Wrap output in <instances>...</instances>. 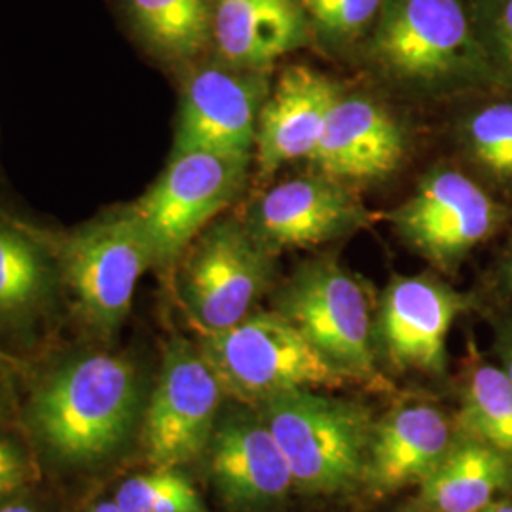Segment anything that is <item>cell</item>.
<instances>
[{
    "label": "cell",
    "mask_w": 512,
    "mask_h": 512,
    "mask_svg": "<svg viewBox=\"0 0 512 512\" xmlns=\"http://www.w3.org/2000/svg\"><path fill=\"white\" fill-rule=\"evenodd\" d=\"M147 406L145 378L124 353L86 351L38 382L25 423L38 450L57 467L90 471L118 458Z\"/></svg>",
    "instance_id": "obj_1"
},
{
    "label": "cell",
    "mask_w": 512,
    "mask_h": 512,
    "mask_svg": "<svg viewBox=\"0 0 512 512\" xmlns=\"http://www.w3.org/2000/svg\"><path fill=\"white\" fill-rule=\"evenodd\" d=\"M365 52L376 73L416 95L501 82L476 33L469 0H384Z\"/></svg>",
    "instance_id": "obj_2"
},
{
    "label": "cell",
    "mask_w": 512,
    "mask_h": 512,
    "mask_svg": "<svg viewBox=\"0 0 512 512\" xmlns=\"http://www.w3.org/2000/svg\"><path fill=\"white\" fill-rule=\"evenodd\" d=\"M256 410L289 463L294 492L325 497L361 492L376 421L365 404L300 389Z\"/></svg>",
    "instance_id": "obj_3"
},
{
    "label": "cell",
    "mask_w": 512,
    "mask_h": 512,
    "mask_svg": "<svg viewBox=\"0 0 512 512\" xmlns=\"http://www.w3.org/2000/svg\"><path fill=\"white\" fill-rule=\"evenodd\" d=\"M272 310L283 315L351 384L387 389L378 368L372 302L361 279L336 256L302 262L272 291Z\"/></svg>",
    "instance_id": "obj_4"
},
{
    "label": "cell",
    "mask_w": 512,
    "mask_h": 512,
    "mask_svg": "<svg viewBox=\"0 0 512 512\" xmlns=\"http://www.w3.org/2000/svg\"><path fill=\"white\" fill-rule=\"evenodd\" d=\"M198 348L224 395L251 408L291 391L351 384L274 310H255L228 329L200 332Z\"/></svg>",
    "instance_id": "obj_5"
},
{
    "label": "cell",
    "mask_w": 512,
    "mask_h": 512,
    "mask_svg": "<svg viewBox=\"0 0 512 512\" xmlns=\"http://www.w3.org/2000/svg\"><path fill=\"white\" fill-rule=\"evenodd\" d=\"M175 270L177 296L200 332L232 327L272 293L277 255L239 215H220L194 239Z\"/></svg>",
    "instance_id": "obj_6"
},
{
    "label": "cell",
    "mask_w": 512,
    "mask_h": 512,
    "mask_svg": "<svg viewBox=\"0 0 512 512\" xmlns=\"http://www.w3.org/2000/svg\"><path fill=\"white\" fill-rule=\"evenodd\" d=\"M61 283L95 336L110 340L128 319L139 279L154 268L145 230L131 205L92 220L55 249Z\"/></svg>",
    "instance_id": "obj_7"
},
{
    "label": "cell",
    "mask_w": 512,
    "mask_h": 512,
    "mask_svg": "<svg viewBox=\"0 0 512 512\" xmlns=\"http://www.w3.org/2000/svg\"><path fill=\"white\" fill-rule=\"evenodd\" d=\"M253 158L213 152L171 156L164 173L131 203L154 258L173 270L188 245L238 200Z\"/></svg>",
    "instance_id": "obj_8"
},
{
    "label": "cell",
    "mask_w": 512,
    "mask_h": 512,
    "mask_svg": "<svg viewBox=\"0 0 512 512\" xmlns=\"http://www.w3.org/2000/svg\"><path fill=\"white\" fill-rule=\"evenodd\" d=\"M224 397L198 344L183 336L169 338L141 423V444L148 465L152 469H181L203 458Z\"/></svg>",
    "instance_id": "obj_9"
},
{
    "label": "cell",
    "mask_w": 512,
    "mask_h": 512,
    "mask_svg": "<svg viewBox=\"0 0 512 512\" xmlns=\"http://www.w3.org/2000/svg\"><path fill=\"white\" fill-rule=\"evenodd\" d=\"M503 219V207L452 167L427 173L416 192L387 215L404 245L442 272L458 268Z\"/></svg>",
    "instance_id": "obj_10"
},
{
    "label": "cell",
    "mask_w": 512,
    "mask_h": 512,
    "mask_svg": "<svg viewBox=\"0 0 512 512\" xmlns=\"http://www.w3.org/2000/svg\"><path fill=\"white\" fill-rule=\"evenodd\" d=\"M190 69L171 156L213 152L255 158L258 116L272 90L268 73L236 69L219 59Z\"/></svg>",
    "instance_id": "obj_11"
},
{
    "label": "cell",
    "mask_w": 512,
    "mask_h": 512,
    "mask_svg": "<svg viewBox=\"0 0 512 512\" xmlns=\"http://www.w3.org/2000/svg\"><path fill=\"white\" fill-rule=\"evenodd\" d=\"M239 217L274 255L348 238L380 219L357 190L317 173L274 184Z\"/></svg>",
    "instance_id": "obj_12"
},
{
    "label": "cell",
    "mask_w": 512,
    "mask_h": 512,
    "mask_svg": "<svg viewBox=\"0 0 512 512\" xmlns=\"http://www.w3.org/2000/svg\"><path fill=\"white\" fill-rule=\"evenodd\" d=\"M465 306V298L435 275H393L374 319L378 361L401 374L444 376L448 334Z\"/></svg>",
    "instance_id": "obj_13"
},
{
    "label": "cell",
    "mask_w": 512,
    "mask_h": 512,
    "mask_svg": "<svg viewBox=\"0 0 512 512\" xmlns=\"http://www.w3.org/2000/svg\"><path fill=\"white\" fill-rule=\"evenodd\" d=\"M205 456L226 512H279L294 492L289 463L256 408L220 414Z\"/></svg>",
    "instance_id": "obj_14"
},
{
    "label": "cell",
    "mask_w": 512,
    "mask_h": 512,
    "mask_svg": "<svg viewBox=\"0 0 512 512\" xmlns=\"http://www.w3.org/2000/svg\"><path fill=\"white\" fill-rule=\"evenodd\" d=\"M406 154V131L391 110L363 93H342L306 162L311 173L357 190L389 179Z\"/></svg>",
    "instance_id": "obj_15"
},
{
    "label": "cell",
    "mask_w": 512,
    "mask_h": 512,
    "mask_svg": "<svg viewBox=\"0 0 512 512\" xmlns=\"http://www.w3.org/2000/svg\"><path fill=\"white\" fill-rule=\"evenodd\" d=\"M342 86L310 65L283 69L268 93L256 126V179L266 183L285 165L308 160Z\"/></svg>",
    "instance_id": "obj_16"
},
{
    "label": "cell",
    "mask_w": 512,
    "mask_h": 512,
    "mask_svg": "<svg viewBox=\"0 0 512 512\" xmlns=\"http://www.w3.org/2000/svg\"><path fill=\"white\" fill-rule=\"evenodd\" d=\"M458 437V427L433 404H404L374 421L361 492L384 499L420 486Z\"/></svg>",
    "instance_id": "obj_17"
},
{
    "label": "cell",
    "mask_w": 512,
    "mask_h": 512,
    "mask_svg": "<svg viewBox=\"0 0 512 512\" xmlns=\"http://www.w3.org/2000/svg\"><path fill=\"white\" fill-rule=\"evenodd\" d=\"M313 42L296 0H220L211 52L220 63L268 73L277 59Z\"/></svg>",
    "instance_id": "obj_18"
},
{
    "label": "cell",
    "mask_w": 512,
    "mask_h": 512,
    "mask_svg": "<svg viewBox=\"0 0 512 512\" xmlns=\"http://www.w3.org/2000/svg\"><path fill=\"white\" fill-rule=\"evenodd\" d=\"M61 283L54 249L0 215V327L29 329L48 315Z\"/></svg>",
    "instance_id": "obj_19"
},
{
    "label": "cell",
    "mask_w": 512,
    "mask_h": 512,
    "mask_svg": "<svg viewBox=\"0 0 512 512\" xmlns=\"http://www.w3.org/2000/svg\"><path fill=\"white\" fill-rule=\"evenodd\" d=\"M512 490V459L461 435L418 486L414 512H478Z\"/></svg>",
    "instance_id": "obj_20"
},
{
    "label": "cell",
    "mask_w": 512,
    "mask_h": 512,
    "mask_svg": "<svg viewBox=\"0 0 512 512\" xmlns=\"http://www.w3.org/2000/svg\"><path fill=\"white\" fill-rule=\"evenodd\" d=\"M139 42L167 65L192 67L213 44L211 0H124Z\"/></svg>",
    "instance_id": "obj_21"
},
{
    "label": "cell",
    "mask_w": 512,
    "mask_h": 512,
    "mask_svg": "<svg viewBox=\"0 0 512 512\" xmlns=\"http://www.w3.org/2000/svg\"><path fill=\"white\" fill-rule=\"evenodd\" d=\"M456 427L512 459V384L503 368L478 363L467 370Z\"/></svg>",
    "instance_id": "obj_22"
},
{
    "label": "cell",
    "mask_w": 512,
    "mask_h": 512,
    "mask_svg": "<svg viewBox=\"0 0 512 512\" xmlns=\"http://www.w3.org/2000/svg\"><path fill=\"white\" fill-rule=\"evenodd\" d=\"M311 37L336 52L365 44L384 0H296Z\"/></svg>",
    "instance_id": "obj_23"
},
{
    "label": "cell",
    "mask_w": 512,
    "mask_h": 512,
    "mask_svg": "<svg viewBox=\"0 0 512 512\" xmlns=\"http://www.w3.org/2000/svg\"><path fill=\"white\" fill-rule=\"evenodd\" d=\"M114 501L124 512H209L181 469H152L129 476L118 486Z\"/></svg>",
    "instance_id": "obj_24"
},
{
    "label": "cell",
    "mask_w": 512,
    "mask_h": 512,
    "mask_svg": "<svg viewBox=\"0 0 512 512\" xmlns=\"http://www.w3.org/2000/svg\"><path fill=\"white\" fill-rule=\"evenodd\" d=\"M469 156L499 183L512 184V103L473 112L461 129Z\"/></svg>",
    "instance_id": "obj_25"
},
{
    "label": "cell",
    "mask_w": 512,
    "mask_h": 512,
    "mask_svg": "<svg viewBox=\"0 0 512 512\" xmlns=\"http://www.w3.org/2000/svg\"><path fill=\"white\" fill-rule=\"evenodd\" d=\"M476 33L501 82H512V0H469Z\"/></svg>",
    "instance_id": "obj_26"
},
{
    "label": "cell",
    "mask_w": 512,
    "mask_h": 512,
    "mask_svg": "<svg viewBox=\"0 0 512 512\" xmlns=\"http://www.w3.org/2000/svg\"><path fill=\"white\" fill-rule=\"evenodd\" d=\"M35 476V463L27 450L10 437L0 433V480L25 492Z\"/></svg>",
    "instance_id": "obj_27"
},
{
    "label": "cell",
    "mask_w": 512,
    "mask_h": 512,
    "mask_svg": "<svg viewBox=\"0 0 512 512\" xmlns=\"http://www.w3.org/2000/svg\"><path fill=\"white\" fill-rule=\"evenodd\" d=\"M499 346H501L503 370H505V374L509 376V380H511L512 384V323L503 329V336H501Z\"/></svg>",
    "instance_id": "obj_28"
},
{
    "label": "cell",
    "mask_w": 512,
    "mask_h": 512,
    "mask_svg": "<svg viewBox=\"0 0 512 512\" xmlns=\"http://www.w3.org/2000/svg\"><path fill=\"white\" fill-rule=\"evenodd\" d=\"M0 512H44L37 501L29 499L27 495H18L16 499L8 501L6 505L0 507Z\"/></svg>",
    "instance_id": "obj_29"
},
{
    "label": "cell",
    "mask_w": 512,
    "mask_h": 512,
    "mask_svg": "<svg viewBox=\"0 0 512 512\" xmlns=\"http://www.w3.org/2000/svg\"><path fill=\"white\" fill-rule=\"evenodd\" d=\"M21 494H23V490H19L16 486H12V484H8V482L0 480V507H2V505H6L8 501L16 499V497Z\"/></svg>",
    "instance_id": "obj_30"
},
{
    "label": "cell",
    "mask_w": 512,
    "mask_h": 512,
    "mask_svg": "<svg viewBox=\"0 0 512 512\" xmlns=\"http://www.w3.org/2000/svg\"><path fill=\"white\" fill-rule=\"evenodd\" d=\"M8 410V384H6V376L0 368V418H4Z\"/></svg>",
    "instance_id": "obj_31"
},
{
    "label": "cell",
    "mask_w": 512,
    "mask_h": 512,
    "mask_svg": "<svg viewBox=\"0 0 512 512\" xmlns=\"http://www.w3.org/2000/svg\"><path fill=\"white\" fill-rule=\"evenodd\" d=\"M86 512H124L118 505H116V501L112 499V501H101V503H97V505H93L92 509H88Z\"/></svg>",
    "instance_id": "obj_32"
},
{
    "label": "cell",
    "mask_w": 512,
    "mask_h": 512,
    "mask_svg": "<svg viewBox=\"0 0 512 512\" xmlns=\"http://www.w3.org/2000/svg\"><path fill=\"white\" fill-rule=\"evenodd\" d=\"M478 512H512V503L511 501H497L495 499L494 503H490L488 507H484L482 511Z\"/></svg>",
    "instance_id": "obj_33"
},
{
    "label": "cell",
    "mask_w": 512,
    "mask_h": 512,
    "mask_svg": "<svg viewBox=\"0 0 512 512\" xmlns=\"http://www.w3.org/2000/svg\"><path fill=\"white\" fill-rule=\"evenodd\" d=\"M505 283H507V289L512 293V249L509 260H507V264H505Z\"/></svg>",
    "instance_id": "obj_34"
},
{
    "label": "cell",
    "mask_w": 512,
    "mask_h": 512,
    "mask_svg": "<svg viewBox=\"0 0 512 512\" xmlns=\"http://www.w3.org/2000/svg\"><path fill=\"white\" fill-rule=\"evenodd\" d=\"M211 2H213V4H217V2H220V0H211Z\"/></svg>",
    "instance_id": "obj_35"
}]
</instances>
